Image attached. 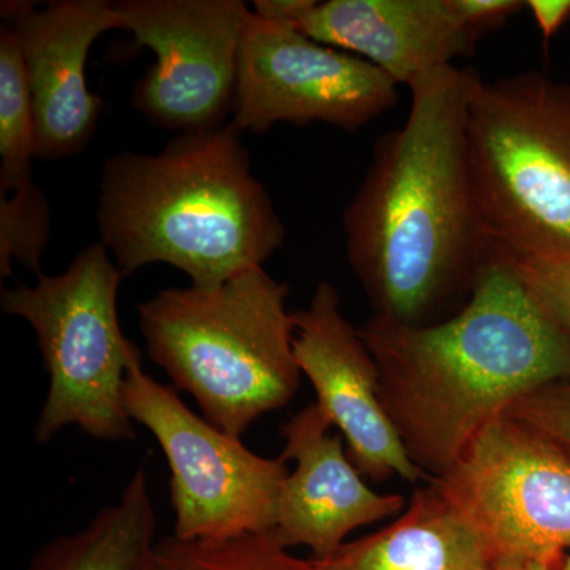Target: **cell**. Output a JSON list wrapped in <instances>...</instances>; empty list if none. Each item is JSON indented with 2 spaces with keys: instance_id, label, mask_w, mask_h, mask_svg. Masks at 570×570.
Listing matches in <instances>:
<instances>
[{
  "instance_id": "cell-1",
  "label": "cell",
  "mask_w": 570,
  "mask_h": 570,
  "mask_svg": "<svg viewBox=\"0 0 570 570\" xmlns=\"http://www.w3.org/2000/svg\"><path fill=\"white\" fill-rule=\"evenodd\" d=\"M472 71L444 67L409 86L406 122L379 138L344 214L348 264L379 321L436 324L489 257L468 153Z\"/></svg>"
},
{
  "instance_id": "cell-2",
  "label": "cell",
  "mask_w": 570,
  "mask_h": 570,
  "mask_svg": "<svg viewBox=\"0 0 570 570\" xmlns=\"http://www.w3.org/2000/svg\"><path fill=\"white\" fill-rule=\"evenodd\" d=\"M358 332L390 420L412 461L434 479L521 397L570 381V337L494 243L453 316L420 326L371 317Z\"/></svg>"
},
{
  "instance_id": "cell-3",
  "label": "cell",
  "mask_w": 570,
  "mask_h": 570,
  "mask_svg": "<svg viewBox=\"0 0 570 570\" xmlns=\"http://www.w3.org/2000/svg\"><path fill=\"white\" fill-rule=\"evenodd\" d=\"M97 228L124 276L167 264L202 288L262 268L285 239L230 122L176 135L159 154L107 157Z\"/></svg>"
},
{
  "instance_id": "cell-4",
  "label": "cell",
  "mask_w": 570,
  "mask_h": 570,
  "mask_svg": "<svg viewBox=\"0 0 570 570\" xmlns=\"http://www.w3.org/2000/svg\"><path fill=\"white\" fill-rule=\"evenodd\" d=\"M287 296L264 266L217 287L164 288L138 305L146 352L209 423L242 438L299 387Z\"/></svg>"
},
{
  "instance_id": "cell-5",
  "label": "cell",
  "mask_w": 570,
  "mask_h": 570,
  "mask_svg": "<svg viewBox=\"0 0 570 570\" xmlns=\"http://www.w3.org/2000/svg\"><path fill=\"white\" fill-rule=\"evenodd\" d=\"M466 138L491 242L570 258V82L538 70L493 81L472 71Z\"/></svg>"
},
{
  "instance_id": "cell-6",
  "label": "cell",
  "mask_w": 570,
  "mask_h": 570,
  "mask_svg": "<svg viewBox=\"0 0 570 570\" xmlns=\"http://www.w3.org/2000/svg\"><path fill=\"white\" fill-rule=\"evenodd\" d=\"M102 243L82 249L61 275L3 288L0 306L28 322L50 376L33 439L51 441L77 426L97 441H132L124 385L135 344L124 336L118 294L124 279Z\"/></svg>"
},
{
  "instance_id": "cell-7",
  "label": "cell",
  "mask_w": 570,
  "mask_h": 570,
  "mask_svg": "<svg viewBox=\"0 0 570 570\" xmlns=\"http://www.w3.org/2000/svg\"><path fill=\"white\" fill-rule=\"evenodd\" d=\"M134 423L156 438L170 468L176 539L219 540L272 532L288 471L195 414L175 389L149 376L135 348L124 385Z\"/></svg>"
},
{
  "instance_id": "cell-8",
  "label": "cell",
  "mask_w": 570,
  "mask_h": 570,
  "mask_svg": "<svg viewBox=\"0 0 570 570\" xmlns=\"http://www.w3.org/2000/svg\"><path fill=\"white\" fill-rule=\"evenodd\" d=\"M433 483L479 532L493 566L558 569L569 557L570 455L519 420H493Z\"/></svg>"
},
{
  "instance_id": "cell-9",
  "label": "cell",
  "mask_w": 570,
  "mask_h": 570,
  "mask_svg": "<svg viewBox=\"0 0 570 570\" xmlns=\"http://www.w3.org/2000/svg\"><path fill=\"white\" fill-rule=\"evenodd\" d=\"M396 86L365 59L261 20L250 9L230 124L242 134H265L279 122H324L355 132L395 107Z\"/></svg>"
},
{
  "instance_id": "cell-10",
  "label": "cell",
  "mask_w": 570,
  "mask_h": 570,
  "mask_svg": "<svg viewBox=\"0 0 570 570\" xmlns=\"http://www.w3.org/2000/svg\"><path fill=\"white\" fill-rule=\"evenodd\" d=\"M115 7L122 31L156 58L135 86V110L181 134L224 126L249 7L242 0H119Z\"/></svg>"
},
{
  "instance_id": "cell-11",
  "label": "cell",
  "mask_w": 570,
  "mask_h": 570,
  "mask_svg": "<svg viewBox=\"0 0 570 570\" xmlns=\"http://www.w3.org/2000/svg\"><path fill=\"white\" fill-rule=\"evenodd\" d=\"M296 363L317 393V406L346 439L348 456L362 475H425L409 456L381 400V381L358 328L344 317L335 285L321 283L309 305L294 313Z\"/></svg>"
},
{
  "instance_id": "cell-12",
  "label": "cell",
  "mask_w": 570,
  "mask_h": 570,
  "mask_svg": "<svg viewBox=\"0 0 570 570\" xmlns=\"http://www.w3.org/2000/svg\"><path fill=\"white\" fill-rule=\"evenodd\" d=\"M2 20L20 36L37 126V160L80 154L99 124L102 100L88 89L86 62L99 37L122 29L115 2H2Z\"/></svg>"
},
{
  "instance_id": "cell-13",
  "label": "cell",
  "mask_w": 570,
  "mask_h": 570,
  "mask_svg": "<svg viewBox=\"0 0 570 570\" xmlns=\"http://www.w3.org/2000/svg\"><path fill=\"white\" fill-rule=\"evenodd\" d=\"M317 403L302 409L281 430V459L295 461L283 491L275 535L285 549L306 547L311 560H324L346 543L352 531L396 515L406 505L400 494H379L344 452V438Z\"/></svg>"
},
{
  "instance_id": "cell-14",
  "label": "cell",
  "mask_w": 570,
  "mask_h": 570,
  "mask_svg": "<svg viewBox=\"0 0 570 570\" xmlns=\"http://www.w3.org/2000/svg\"><path fill=\"white\" fill-rule=\"evenodd\" d=\"M298 29L407 88L471 56L480 40L461 24L450 0H326L316 2Z\"/></svg>"
},
{
  "instance_id": "cell-15",
  "label": "cell",
  "mask_w": 570,
  "mask_h": 570,
  "mask_svg": "<svg viewBox=\"0 0 570 570\" xmlns=\"http://www.w3.org/2000/svg\"><path fill=\"white\" fill-rule=\"evenodd\" d=\"M316 570H491L493 560L471 523L431 482L384 530L346 542Z\"/></svg>"
},
{
  "instance_id": "cell-16",
  "label": "cell",
  "mask_w": 570,
  "mask_h": 570,
  "mask_svg": "<svg viewBox=\"0 0 570 570\" xmlns=\"http://www.w3.org/2000/svg\"><path fill=\"white\" fill-rule=\"evenodd\" d=\"M156 528L148 474L140 468L115 504L82 530L41 547L28 570H154Z\"/></svg>"
},
{
  "instance_id": "cell-17",
  "label": "cell",
  "mask_w": 570,
  "mask_h": 570,
  "mask_svg": "<svg viewBox=\"0 0 570 570\" xmlns=\"http://www.w3.org/2000/svg\"><path fill=\"white\" fill-rule=\"evenodd\" d=\"M36 112L21 41L9 26L0 31V195L33 183Z\"/></svg>"
},
{
  "instance_id": "cell-18",
  "label": "cell",
  "mask_w": 570,
  "mask_h": 570,
  "mask_svg": "<svg viewBox=\"0 0 570 570\" xmlns=\"http://www.w3.org/2000/svg\"><path fill=\"white\" fill-rule=\"evenodd\" d=\"M154 570H316L281 546L272 532L219 540L165 538Z\"/></svg>"
},
{
  "instance_id": "cell-19",
  "label": "cell",
  "mask_w": 570,
  "mask_h": 570,
  "mask_svg": "<svg viewBox=\"0 0 570 570\" xmlns=\"http://www.w3.org/2000/svg\"><path fill=\"white\" fill-rule=\"evenodd\" d=\"M51 236V209L36 183L10 195H0V279L13 273L18 262L36 276Z\"/></svg>"
},
{
  "instance_id": "cell-20",
  "label": "cell",
  "mask_w": 570,
  "mask_h": 570,
  "mask_svg": "<svg viewBox=\"0 0 570 570\" xmlns=\"http://www.w3.org/2000/svg\"><path fill=\"white\" fill-rule=\"evenodd\" d=\"M508 254L532 298L570 337V258Z\"/></svg>"
},
{
  "instance_id": "cell-21",
  "label": "cell",
  "mask_w": 570,
  "mask_h": 570,
  "mask_svg": "<svg viewBox=\"0 0 570 570\" xmlns=\"http://www.w3.org/2000/svg\"><path fill=\"white\" fill-rule=\"evenodd\" d=\"M505 415L538 431L570 455V381L535 390L517 401Z\"/></svg>"
},
{
  "instance_id": "cell-22",
  "label": "cell",
  "mask_w": 570,
  "mask_h": 570,
  "mask_svg": "<svg viewBox=\"0 0 570 570\" xmlns=\"http://www.w3.org/2000/svg\"><path fill=\"white\" fill-rule=\"evenodd\" d=\"M450 6L461 24L479 39L527 9L523 0H450Z\"/></svg>"
},
{
  "instance_id": "cell-23",
  "label": "cell",
  "mask_w": 570,
  "mask_h": 570,
  "mask_svg": "<svg viewBox=\"0 0 570 570\" xmlns=\"http://www.w3.org/2000/svg\"><path fill=\"white\" fill-rule=\"evenodd\" d=\"M314 6L316 0H255L253 11L261 20L298 29Z\"/></svg>"
},
{
  "instance_id": "cell-24",
  "label": "cell",
  "mask_w": 570,
  "mask_h": 570,
  "mask_svg": "<svg viewBox=\"0 0 570 570\" xmlns=\"http://www.w3.org/2000/svg\"><path fill=\"white\" fill-rule=\"evenodd\" d=\"M527 9L531 10L546 45L570 20V0H528Z\"/></svg>"
},
{
  "instance_id": "cell-25",
  "label": "cell",
  "mask_w": 570,
  "mask_h": 570,
  "mask_svg": "<svg viewBox=\"0 0 570 570\" xmlns=\"http://www.w3.org/2000/svg\"><path fill=\"white\" fill-rule=\"evenodd\" d=\"M491 570H557L540 562H508V564L493 566Z\"/></svg>"
},
{
  "instance_id": "cell-26",
  "label": "cell",
  "mask_w": 570,
  "mask_h": 570,
  "mask_svg": "<svg viewBox=\"0 0 570 570\" xmlns=\"http://www.w3.org/2000/svg\"><path fill=\"white\" fill-rule=\"evenodd\" d=\"M557 570H570V554L568 558H566L564 561L561 562L560 566H558Z\"/></svg>"
}]
</instances>
